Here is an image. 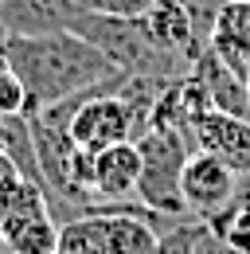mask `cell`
I'll list each match as a JSON object with an SVG mask.
<instances>
[{
	"label": "cell",
	"instance_id": "15",
	"mask_svg": "<svg viewBox=\"0 0 250 254\" xmlns=\"http://www.w3.org/2000/svg\"><path fill=\"white\" fill-rule=\"evenodd\" d=\"M203 235V223L199 219H184V223H172L160 231L153 254H195V243Z\"/></svg>",
	"mask_w": 250,
	"mask_h": 254
},
{
	"label": "cell",
	"instance_id": "9",
	"mask_svg": "<svg viewBox=\"0 0 250 254\" xmlns=\"http://www.w3.org/2000/svg\"><path fill=\"white\" fill-rule=\"evenodd\" d=\"M78 16V0H4L0 20L8 35H55L70 32Z\"/></svg>",
	"mask_w": 250,
	"mask_h": 254
},
{
	"label": "cell",
	"instance_id": "19",
	"mask_svg": "<svg viewBox=\"0 0 250 254\" xmlns=\"http://www.w3.org/2000/svg\"><path fill=\"white\" fill-rule=\"evenodd\" d=\"M195 254H239L219 231H211L207 223H203V235H199V243H195Z\"/></svg>",
	"mask_w": 250,
	"mask_h": 254
},
{
	"label": "cell",
	"instance_id": "3",
	"mask_svg": "<svg viewBox=\"0 0 250 254\" xmlns=\"http://www.w3.org/2000/svg\"><path fill=\"white\" fill-rule=\"evenodd\" d=\"M188 141L180 129H164L153 126L149 133L137 137V149H141V180H137V199L145 207H153L168 219H195L188 211L184 188H180V176H184V160L191 157L188 153ZM203 223V219H199Z\"/></svg>",
	"mask_w": 250,
	"mask_h": 254
},
{
	"label": "cell",
	"instance_id": "21",
	"mask_svg": "<svg viewBox=\"0 0 250 254\" xmlns=\"http://www.w3.org/2000/svg\"><path fill=\"white\" fill-rule=\"evenodd\" d=\"M12 70V63H8V55H4V47H0V74H8Z\"/></svg>",
	"mask_w": 250,
	"mask_h": 254
},
{
	"label": "cell",
	"instance_id": "1",
	"mask_svg": "<svg viewBox=\"0 0 250 254\" xmlns=\"http://www.w3.org/2000/svg\"><path fill=\"white\" fill-rule=\"evenodd\" d=\"M4 55L28 90V114L74 94L118 90L125 82V70H118L94 43H86L74 32L8 35Z\"/></svg>",
	"mask_w": 250,
	"mask_h": 254
},
{
	"label": "cell",
	"instance_id": "23",
	"mask_svg": "<svg viewBox=\"0 0 250 254\" xmlns=\"http://www.w3.org/2000/svg\"><path fill=\"white\" fill-rule=\"evenodd\" d=\"M55 254H66V251H55Z\"/></svg>",
	"mask_w": 250,
	"mask_h": 254
},
{
	"label": "cell",
	"instance_id": "14",
	"mask_svg": "<svg viewBox=\"0 0 250 254\" xmlns=\"http://www.w3.org/2000/svg\"><path fill=\"white\" fill-rule=\"evenodd\" d=\"M211 231H219L231 247L239 254H250V191L239 188V195H235V203L227 207V211H219L215 219L207 223Z\"/></svg>",
	"mask_w": 250,
	"mask_h": 254
},
{
	"label": "cell",
	"instance_id": "22",
	"mask_svg": "<svg viewBox=\"0 0 250 254\" xmlns=\"http://www.w3.org/2000/svg\"><path fill=\"white\" fill-rule=\"evenodd\" d=\"M8 43V28H4V20H0V47Z\"/></svg>",
	"mask_w": 250,
	"mask_h": 254
},
{
	"label": "cell",
	"instance_id": "10",
	"mask_svg": "<svg viewBox=\"0 0 250 254\" xmlns=\"http://www.w3.org/2000/svg\"><path fill=\"white\" fill-rule=\"evenodd\" d=\"M207 47H211L235 74L250 78V0H231V4L219 12Z\"/></svg>",
	"mask_w": 250,
	"mask_h": 254
},
{
	"label": "cell",
	"instance_id": "2",
	"mask_svg": "<svg viewBox=\"0 0 250 254\" xmlns=\"http://www.w3.org/2000/svg\"><path fill=\"white\" fill-rule=\"evenodd\" d=\"M70 32L82 35L86 43H94L125 74H149V78H184V74H191V63H184L180 55L160 51L145 35L141 20H122V16H102V12L78 8Z\"/></svg>",
	"mask_w": 250,
	"mask_h": 254
},
{
	"label": "cell",
	"instance_id": "18",
	"mask_svg": "<svg viewBox=\"0 0 250 254\" xmlns=\"http://www.w3.org/2000/svg\"><path fill=\"white\" fill-rule=\"evenodd\" d=\"M188 12H191V20L199 24V32L207 35V43H211V28H215V16L231 4V0H180Z\"/></svg>",
	"mask_w": 250,
	"mask_h": 254
},
{
	"label": "cell",
	"instance_id": "12",
	"mask_svg": "<svg viewBox=\"0 0 250 254\" xmlns=\"http://www.w3.org/2000/svg\"><path fill=\"white\" fill-rule=\"evenodd\" d=\"M8 254H55L59 251V223L51 219V211L16 219L0 231Z\"/></svg>",
	"mask_w": 250,
	"mask_h": 254
},
{
	"label": "cell",
	"instance_id": "16",
	"mask_svg": "<svg viewBox=\"0 0 250 254\" xmlns=\"http://www.w3.org/2000/svg\"><path fill=\"white\" fill-rule=\"evenodd\" d=\"M156 0H78V8L102 12V16H122V20H141Z\"/></svg>",
	"mask_w": 250,
	"mask_h": 254
},
{
	"label": "cell",
	"instance_id": "6",
	"mask_svg": "<svg viewBox=\"0 0 250 254\" xmlns=\"http://www.w3.org/2000/svg\"><path fill=\"white\" fill-rule=\"evenodd\" d=\"M141 24H145V35L153 39L160 51L180 55L191 66L207 51V35L199 32V24L191 20V12H188L180 0H156L153 8L141 16Z\"/></svg>",
	"mask_w": 250,
	"mask_h": 254
},
{
	"label": "cell",
	"instance_id": "4",
	"mask_svg": "<svg viewBox=\"0 0 250 254\" xmlns=\"http://www.w3.org/2000/svg\"><path fill=\"white\" fill-rule=\"evenodd\" d=\"M70 133L82 149H110L118 141H137L141 137V122L133 114V106L125 102L118 90H106V94H90L82 98V106L74 110V122Z\"/></svg>",
	"mask_w": 250,
	"mask_h": 254
},
{
	"label": "cell",
	"instance_id": "7",
	"mask_svg": "<svg viewBox=\"0 0 250 254\" xmlns=\"http://www.w3.org/2000/svg\"><path fill=\"white\" fill-rule=\"evenodd\" d=\"M195 149L223 160L239 180H250V118L211 110L195 122Z\"/></svg>",
	"mask_w": 250,
	"mask_h": 254
},
{
	"label": "cell",
	"instance_id": "5",
	"mask_svg": "<svg viewBox=\"0 0 250 254\" xmlns=\"http://www.w3.org/2000/svg\"><path fill=\"white\" fill-rule=\"evenodd\" d=\"M180 188H184V199H188V211L195 219L211 223L219 211H227L235 203V195L243 188V180L223 164L215 160L211 153H191L184 160V176H180Z\"/></svg>",
	"mask_w": 250,
	"mask_h": 254
},
{
	"label": "cell",
	"instance_id": "11",
	"mask_svg": "<svg viewBox=\"0 0 250 254\" xmlns=\"http://www.w3.org/2000/svg\"><path fill=\"white\" fill-rule=\"evenodd\" d=\"M191 74L207 86V94H211V106H215V110H223V114H239V118H250V82L243 78V74H235V70L223 63L211 47L195 59Z\"/></svg>",
	"mask_w": 250,
	"mask_h": 254
},
{
	"label": "cell",
	"instance_id": "24",
	"mask_svg": "<svg viewBox=\"0 0 250 254\" xmlns=\"http://www.w3.org/2000/svg\"><path fill=\"white\" fill-rule=\"evenodd\" d=\"M0 4H4V0H0Z\"/></svg>",
	"mask_w": 250,
	"mask_h": 254
},
{
	"label": "cell",
	"instance_id": "17",
	"mask_svg": "<svg viewBox=\"0 0 250 254\" xmlns=\"http://www.w3.org/2000/svg\"><path fill=\"white\" fill-rule=\"evenodd\" d=\"M16 114H28V90L20 82L16 70L0 74V118H16Z\"/></svg>",
	"mask_w": 250,
	"mask_h": 254
},
{
	"label": "cell",
	"instance_id": "8",
	"mask_svg": "<svg viewBox=\"0 0 250 254\" xmlns=\"http://www.w3.org/2000/svg\"><path fill=\"white\" fill-rule=\"evenodd\" d=\"M137 180H141V149H137V141H118V145L94 153L90 188H94L98 203H125L129 195H137Z\"/></svg>",
	"mask_w": 250,
	"mask_h": 254
},
{
	"label": "cell",
	"instance_id": "13",
	"mask_svg": "<svg viewBox=\"0 0 250 254\" xmlns=\"http://www.w3.org/2000/svg\"><path fill=\"white\" fill-rule=\"evenodd\" d=\"M43 211H51L43 184H35L28 176H20V172L0 180V231L8 223L28 219V215H43Z\"/></svg>",
	"mask_w": 250,
	"mask_h": 254
},
{
	"label": "cell",
	"instance_id": "20",
	"mask_svg": "<svg viewBox=\"0 0 250 254\" xmlns=\"http://www.w3.org/2000/svg\"><path fill=\"white\" fill-rule=\"evenodd\" d=\"M0 153H8V122L0 118Z\"/></svg>",
	"mask_w": 250,
	"mask_h": 254
}]
</instances>
